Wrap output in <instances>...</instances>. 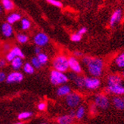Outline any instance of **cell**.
<instances>
[{"mask_svg": "<svg viewBox=\"0 0 124 124\" xmlns=\"http://www.w3.org/2000/svg\"><path fill=\"white\" fill-rule=\"evenodd\" d=\"M82 63L85 66L88 73L91 76L100 77L102 75L104 68V62L102 59L85 56L82 58Z\"/></svg>", "mask_w": 124, "mask_h": 124, "instance_id": "cell-1", "label": "cell"}, {"mask_svg": "<svg viewBox=\"0 0 124 124\" xmlns=\"http://www.w3.org/2000/svg\"><path fill=\"white\" fill-rule=\"evenodd\" d=\"M51 83L54 85H60L62 84L66 83L69 81V77L64 74V72H61L57 70H52L50 75Z\"/></svg>", "mask_w": 124, "mask_h": 124, "instance_id": "cell-2", "label": "cell"}, {"mask_svg": "<svg viewBox=\"0 0 124 124\" xmlns=\"http://www.w3.org/2000/svg\"><path fill=\"white\" fill-rule=\"evenodd\" d=\"M54 69L60 71L61 72H66L69 70V59L65 56H57L53 60Z\"/></svg>", "mask_w": 124, "mask_h": 124, "instance_id": "cell-3", "label": "cell"}, {"mask_svg": "<svg viewBox=\"0 0 124 124\" xmlns=\"http://www.w3.org/2000/svg\"><path fill=\"white\" fill-rule=\"evenodd\" d=\"M65 103L66 105L70 108H76L78 106H80L81 101H82V97L80 94H79L77 92H70L68 95L65 96Z\"/></svg>", "mask_w": 124, "mask_h": 124, "instance_id": "cell-4", "label": "cell"}, {"mask_svg": "<svg viewBox=\"0 0 124 124\" xmlns=\"http://www.w3.org/2000/svg\"><path fill=\"white\" fill-rule=\"evenodd\" d=\"M94 105L97 108H99L102 110H106L109 108L110 101L108 97L103 94H97L94 97Z\"/></svg>", "mask_w": 124, "mask_h": 124, "instance_id": "cell-5", "label": "cell"}, {"mask_svg": "<svg viewBox=\"0 0 124 124\" xmlns=\"http://www.w3.org/2000/svg\"><path fill=\"white\" fill-rule=\"evenodd\" d=\"M100 80L98 77L90 76L84 77V88L88 90H96L100 86Z\"/></svg>", "mask_w": 124, "mask_h": 124, "instance_id": "cell-6", "label": "cell"}, {"mask_svg": "<svg viewBox=\"0 0 124 124\" xmlns=\"http://www.w3.org/2000/svg\"><path fill=\"white\" fill-rule=\"evenodd\" d=\"M106 92L108 94H112L117 96L124 95V85L123 83H120L107 85L106 88Z\"/></svg>", "mask_w": 124, "mask_h": 124, "instance_id": "cell-7", "label": "cell"}, {"mask_svg": "<svg viewBox=\"0 0 124 124\" xmlns=\"http://www.w3.org/2000/svg\"><path fill=\"white\" fill-rule=\"evenodd\" d=\"M68 59H69V67L71 71L79 74H81L83 71L82 65L77 58L76 57H70Z\"/></svg>", "mask_w": 124, "mask_h": 124, "instance_id": "cell-8", "label": "cell"}, {"mask_svg": "<svg viewBox=\"0 0 124 124\" xmlns=\"http://www.w3.org/2000/svg\"><path fill=\"white\" fill-rule=\"evenodd\" d=\"M49 42V38L47 34L45 33L39 32L37 33V34L33 37V42L36 44V46L42 47L46 46Z\"/></svg>", "mask_w": 124, "mask_h": 124, "instance_id": "cell-9", "label": "cell"}, {"mask_svg": "<svg viewBox=\"0 0 124 124\" xmlns=\"http://www.w3.org/2000/svg\"><path fill=\"white\" fill-rule=\"evenodd\" d=\"M68 77H69V80L70 79L77 88H84V77L79 75V74L74 73L73 71L68 75Z\"/></svg>", "mask_w": 124, "mask_h": 124, "instance_id": "cell-10", "label": "cell"}, {"mask_svg": "<svg viewBox=\"0 0 124 124\" xmlns=\"http://www.w3.org/2000/svg\"><path fill=\"white\" fill-rule=\"evenodd\" d=\"M19 57L21 58L25 57V54L22 51V50L19 47H14L13 48H11L8 53L6 55V60L8 62H10L11 60H13L15 57Z\"/></svg>", "mask_w": 124, "mask_h": 124, "instance_id": "cell-11", "label": "cell"}, {"mask_svg": "<svg viewBox=\"0 0 124 124\" xmlns=\"http://www.w3.org/2000/svg\"><path fill=\"white\" fill-rule=\"evenodd\" d=\"M113 69L116 71H123L124 69V52L116 56L113 60Z\"/></svg>", "mask_w": 124, "mask_h": 124, "instance_id": "cell-12", "label": "cell"}, {"mask_svg": "<svg viewBox=\"0 0 124 124\" xmlns=\"http://www.w3.org/2000/svg\"><path fill=\"white\" fill-rule=\"evenodd\" d=\"M23 80V74L18 71H14L9 74L6 77V82L8 83H19Z\"/></svg>", "mask_w": 124, "mask_h": 124, "instance_id": "cell-13", "label": "cell"}, {"mask_svg": "<svg viewBox=\"0 0 124 124\" xmlns=\"http://www.w3.org/2000/svg\"><path fill=\"white\" fill-rule=\"evenodd\" d=\"M106 83L107 85L123 83V77L122 75H120L118 74H111L108 76Z\"/></svg>", "mask_w": 124, "mask_h": 124, "instance_id": "cell-14", "label": "cell"}, {"mask_svg": "<svg viewBox=\"0 0 124 124\" xmlns=\"http://www.w3.org/2000/svg\"><path fill=\"white\" fill-rule=\"evenodd\" d=\"M122 17V10L120 9H117L116 10L114 11V13L112 14V15L111 16L110 18V21H109V25L112 28L114 27L117 23L120 21Z\"/></svg>", "mask_w": 124, "mask_h": 124, "instance_id": "cell-15", "label": "cell"}, {"mask_svg": "<svg viewBox=\"0 0 124 124\" xmlns=\"http://www.w3.org/2000/svg\"><path fill=\"white\" fill-rule=\"evenodd\" d=\"M1 31L2 33L3 34L4 37H10L13 35L14 33V29L13 27L11 25V24L8 23V22H5V23L2 24V27H1Z\"/></svg>", "mask_w": 124, "mask_h": 124, "instance_id": "cell-16", "label": "cell"}, {"mask_svg": "<svg viewBox=\"0 0 124 124\" xmlns=\"http://www.w3.org/2000/svg\"><path fill=\"white\" fill-rule=\"evenodd\" d=\"M111 103L114 107L117 110H123L124 109V101L122 97L120 96H115L111 99Z\"/></svg>", "mask_w": 124, "mask_h": 124, "instance_id": "cell-17", "label": "cell"}, {"mask_svg": "<svg viewBox=\"0 0 124 124\" xmlns=\"http://www.w3.org/2000/svg\"><path fill=\"white\" fill-rule=\"evenodd\" d=\"M71 92V87L68 85H65V84L60 85V86L58 87V88L57 90V94L60 97H65Z\"/></svg>", "mask_w": 124, "mask_h": 124, "instance_id": "cell-18", "label": "cell"}, {"mask_svg": "<svg viewBox=\"0 0 124 124\" xmlns=\"http://www.w3.org/2000/svg\"><path fill=\"white\" fill-rule=\"evenodd\" d=\"M74 118V117H73L70 115H62L57 118V123H60V124H69V123H73Z\"/></svg>", "mask_w": 124, "mask_h": 124, "instance_id": "cell-19", "label": "cell"}, {"mask_svg": "<svg viewBox=\"0 0 124 124\" xmlns=\"http://www.w3.org/2000/svg\"><path fill=\"white\" fill-rule=\"evenodd\" d=\"M11 62V67L14 70H19L21 69L22 66L23 65V62H22V58L16 57L13 60L10 61Z\"/></svg>", "mask_w": 124, "mask_h": 124, "instance_id": "cell-20", "label": "cell"}, {"mask_svg": "<svg viewBox=\"0 0 124 124\" xmlns=\"http://www.w3.org/2000/svg\"><path fill=\"white\" fill-rule=\"evenodd\" d=\"M85 115V108L83 106H78L75 111V118L77 120H81Z\"/></svg>", "mask_w": 124, "mask_h": 124, "instance_id": "cell-21", "label": "cell"}, {"mask_svg": "<svg viewBox=\"0 0 124 124\" xmlns=\"http://www.w3.org/2000/svg\"><path fill=\"white\" fill-rule=\"evenodd\" d=\"M20 19H21V15L19 14H17V13L11 14L7 18L8 22L10 24H11V25L15 23V22H16L17 21H19Z\"/></svg>", "mask_w": 124, "mask_h": 124, "instance_id": "cell-22", "label": "cell"}, {"mask_svg": "<svg viewBox=\"0 0 124 124\" xmlns=\"http://www.w3.org/2000/svg\"><path fill=\"white\" fill-rule=\"evenodd\" d=\"M2 8L8 11L13 10L14 8V5L11 0H2Z\"/></svg>", "mask_w": 124, "mask_h": 124, "instance_id": "cell-23", "label": "cell"}, {"mask_svg": "<svg viewBox=\"0 0 124 124\" xmlns=\"http://www.w3.org/2000/svg\"><path fill=\"white\" fill-rule=\"evenodd\" d=\"M23 70L26 74H31L34 72V67L32 65V64L29 62H26L23 65Z\"/></svg>", "mask_w": 124, "mask_h": 124, "instance_id": "cell-24", "label": "cell"}, {"mask_svg": "<svg viewBox=\"0 0 124 124\" xmlns=\"http://www.w3.org/2000/svg\"><path fill=\"white\" fill-rule=\"evenodd\" d=\"M16 40L21 44H24L28 42V37L27 35L24 34V33H18L16 35Z\"/></svg>", "mask_w": 124, "mask_h": 124, "instance_id": "cell-25", "label": "cell"}, {"mask_svg": "<svg viewBox=\"0 0 124 124\" xmlns=\"http://www.w3.org/2000/svg\"><path fill=\"white\" fill-rule=\"evenodd\" d=\"M37 58L39 60V62H41L42 65H45L47 62H48V56L45 54V53H39V54H37Z\"/></svg>", "mask_w": 124, "mask_h": 124, "instance_id": "cell-26", "label": "cell"}, {"mask_svg": "<svg viewBox=\"0 0 124 124\" xmlns=\"http://www.w3.org/2000/svg\"><path fill=\"white\" fill-rule=\"evenodd\" d=\"M31 115H32V113H31V112H29V111H23V112H21V113L19 114L17 118H18V120H23L28 119V118L30 117Z\"/></svg>", "mask_w": 124, "mask_h": 124, "instance_id": "cell-27", "label": "cell"}, {"mask_svg": "<svg viewBox=\"0 0 124 124\" xmlns=\"http://www.w3.org/2000/svg\"><path fill=\"white\" fill-rule=\"evenodd\" d=\"M21 27L22 30H28L31 27V22L25 18L22 19L21 22Z\"/></svg>", "mask_w": 124, "mask_h": 124, "instance_id": "cell-28", "label": "cell"}, {"mask_svg": "<svg viewBox=\"0 0 124 124\" xmlns=\"http://www.w3.org/2000/svg\"><path fill=\"white\" fill-rule=\"evenodd\" d=\"M31 64L32 65L36 68V69H39V68L42 66V64L41 62H39V60H38L37 57H33L31 59Z\"/></svg>", "mask_w": 124, "mask_h": 124, "instance_id": "cell-29", "label": "cell"}, {"mask_svg": "<svg viewBox=\"0 0 124 124\" xmlns=\"http://www.w3.org/2000/svg\"><path fill=\"white\" fill-rule=\"evenodd\" d=\"M82 39V35H80V33H73V34L71 36V40L72 42H79V41H80Z\"/></svg>", "mask_w": 124, "mask_h": 124, "instance_id": "cell-30", "label": "cell"}, {"mask_svg": "<svg viewBox=\"0 0 124 124\" xmlns=\"http://www.w3.org/2000/svg\"><path fill=\"white\" fill-rule=\"evenodd\" d=\"M46 1L50 3L51 5L55 6V7H57V8H62V2H60L58 0H46Z\"/></svg>", "mask_w": 124, "mask_h": 124, "instance_id": "cell-31", "label": "cell"}, {"mask_svg": "<svg viewBox=\"0 0 124 124\" xmlns=\"http://www.w3.org/2000/svg\"><path fill=\"white\" fill-rule=\"evenodd\" d=\"M37 108H38V109H39V110H40V111H43V110H45V109L46 108V103H45L42 102V103H39V104H38Z\"/></svg>", "mask_w": 124, "mask_h": 124, "instance_id": "cell-32", "label": "cell"}, {"mask_svg": "<svg viewBox=\"0 0 124 124\" xmlns=\"http://www.w3.org/2000/svg\"><path fill=\"white\" fill-rule=\"evenodd\" d=\"M6 74L4 71H0V83L4 82L6 80Z\"/></svg>", "mask_w": 124, "mask_h": 124, "instance_id": "cell-33", "label": "cell"}, {"mask_svg": "<svg viewBox=\"0 0 124 124\" xmlns=\"http://www.w3.org/2000/svg\"><path fill=\"white\" fill-rule=\"evenodd\" d=\"M87 31H88V30H87V28H86L85 27H82L81 28L79 29V31H77V33H80V35L83 36V34H85V33L87 32Z\"/></svg>", "mask_w": 124, "mask_h": 124, "instance_id": "cell-34", "label": "cell"}, {"mask_svg": "<svg viewBox=\"0 0 124 124\" xmlns=\"http://www.w3.org/2000/svg\"><path fill=\"white\" fill-rule=\"evenodd\" d=\"M3 50L5 51H10V46L9 44H5L4 46H3Z\"/></svg>", "mask_w": 124, "mask_h": 124, "instance_id": "cell-35", "label": "cell"}, {"mask_svg": "<svg viewBox=\"0 0 124 124\" xmlns=\"http://www.w3.org/2000/svg\"><path fill=\"white\" fill-rule=\"evenodd\" d=\"M41 52H42V51H41V47L37 46L34 48V53H35L36 54H39L41 53Z\"/></svg>", "mask_w": 124, "mask_h": 124, "instance_id": "cell-36", "label": "cell"}, {"mask_svg": "<svg viewBox=\"0 0 124 124\" xmlns=\"http://www.w3.org/2000/svg\"><path fill=\"white\" fill-rule=\"evenodd\" d=\"M6 65V61L3 59L0 60V68H3Z\"/></svg>", "mask_w": 124, "mask_h": 124, "instance_id": "cell-37", "label": "cell"}, {"mask_svg": "<svg viewBox=\"0 0 124 124\" xmlns=\"http://www.w3.org/2000/svg\"><path fill=\"white\" fill-rule=\"evenodd\" d=\"M74 57H82L83 54L80 51H74Z\"/></svg>", "mask_w": 124, "mask_h": 124, "instance_id": "cell-38", "label": "cell"}, {"mask_svg": "<svg viewBox=\"0 0 124 124\" xmlns=\"http://www.w3.org/2000/svg\"><path fill=\"white\" fill-rule=\"evenodd\" d=\"M70 115L72 116L73 117H75V111L74 110H71L70 111Z\"/></svg>", "mask_w": 124, "mask_h": 124, "instance_id": "cell-39", "label": "cell"}, {"mask_svg": "<svg viewBox=\"0 0 124 124\" xmlns=\"http://www.w3.org/2000/svg\"><path fill=\"white\" fill-rule=\"evenodd\" d=\"M121 75H122V76H123V77L124 78V69H123V70L122 71V73H121Z\"/></svg>", "mask_w": 124, "mask_h": 124, "instance_id": "cell-40", "label": "cell"}, {"mask_svg": "<svg viewBox=\"0 0 124 124\" xmlns=\"http://www.w3.org/2000/svg\"><path fill=\"white\" fill-rule=\"evenodd\" d=\"M2 7L1 5H0V14L2 13Z\"/></svg>", "mask_w": 124, "mask_h": 124, "instance_id": "cell-41", "label": "cell"}, {"mask_svg": "<svg viewBox=\"0 0 124 124\" xmlns=\"http://www.w3.org/2000/svg\"><path fill=\"white\" fill-rule=\"evenodd\" d=\"M123 101H124V96H123Z\"/></svg>", "mask_w": 124, "mask_h": 124, "instance_id": "cell-42", "label": "cell"}]
</instances>
